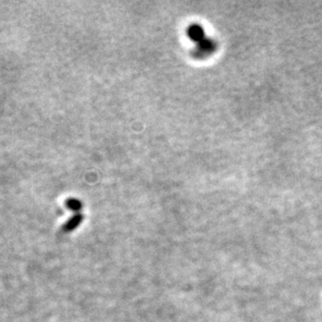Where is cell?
Here are the masks:
<instances>
[{"mask_svg": "<svg viewBox=\"0 0 322 322\" xmlns=\"http://www.w3.org/2000/svg\"><path fill=\"white\" fill-rule=\"evenodd\" d=\"M83 219H84V216L82 214H80V213L76 214L74 217H72V218H70L65 224H64L62 231L63 232H70L72 230H75L77 228H79V225L82 223Z\"/></svg>", "mask_w": 322, "mask_h": 322, "instance_id": "cell-3", "label": "cell"}, {"mask_svg": "<svg viewBox=\"0 0 322 322\" xmlns=\"http://www.w3.org/2000/svg\"><path fill=\"white\" fill-rule=\"evenodd\" d=\"M216 48H218V43H216L215 40L212 38H206L202 42L196 44V47L192 49L191 54L195 59L198 60L205 59L213 54L216 50Z\"/></svg>", "mask_w": 322, "mask_h": 322, "instance_id": "cell-1", "label": "cell"}, {"mask_svg": "<svg viewBox=\"0 0 322 322\" xmlns=\"http://www.w3.org/2000/svg\"><path fill=\"white\" fill-rule=\"evenodd\" d=\"M66 207L69 208V210L74 211V212H80L82 210L83 207V204L80 203V200L76 199V198H68L66 200Z\"/></svg>", "mask_w": 322, "mask_h": 322, "instance_id": "cell-4", "label": "cell"}, {"mask_svg": "<svg viewBox=\"0 0 322 322\" xmlns=\"http://www.w3.org/2000/svg\"><path fill=\"white\" fill-rule=\"evenodd\" d=\"M187 35L191 40V41L195 42L196 44L202 42L204 39L207 38L205 35L204 28L198 23L190 24L187 29Z\"/></svg>", "mask_w": 322, "mask_h": 322, "instance_id": "cell-2", "label": "cell"}]
</instances>
